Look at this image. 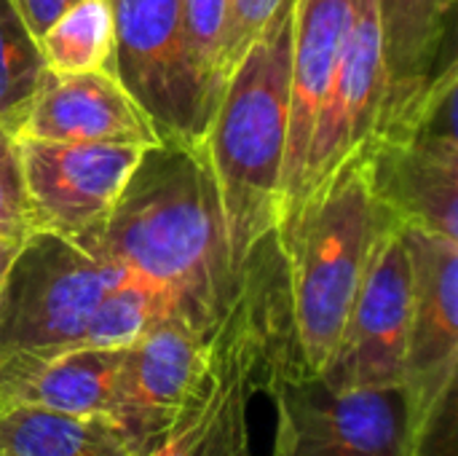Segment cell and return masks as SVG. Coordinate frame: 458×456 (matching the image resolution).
Here are the masks:
<instances>
[{
  "label": "cell",
  "instance_id": "6da1fadb",
  "mask_svg": "<svg viewBox=\"0 0 458 456\" xmlns=\"http://www.w3.org/2000/svg\"><path fill=\"white\" fill-rule=\"evenodd\" d=\"M94 239L113 263L164 298L166 317L212 336L239 269L201 142L145 148Z\"/></svg>",
  "mask_w": 458,
  "mask_h": 456
},
{
  "label": "cell",
  "instance_id": "7a4b0ae2",
  "mask_svg": "<svg viewBox=\"0 0 458 456\" xmlns=\"http://www.w3.org/2000/svg\"><path fill=\"white\" fill-rule=\"evenodd\" d=\"M209 357L207 392L150 456H252L247 419L252 398L266 395L279 374L306 371L276 231L239 263L231 301L209 336Z\"/></svg>",
  "mask_w": 458,
  "mask_h": 456
},
{
  "label": "cell",
  "instance_id": "3957f363",
  "mask_svg": "<svg viewBox=\"0 0 458 456\" xmlns=\"http://www.w3.org/2000/svg\"><path fill=\"white\" fill-rule=\"evenodd\" d=\"M293 27L295 0H284L223 83L201 137L233 269L279 223Z\"/></svg>",
  "mask_w": 458,
  "mask_h": 456
},
{
  "label": "cell",
  "instance_id": "277c9868",
  "mask_svg": "<svg viewBox=\"0 0 458 456\" xmlns=\"http://www.w3.org/2000/svg\"><path fill=\"white\" fill-rule=\"evenodd\" d=\"M392 223L373 199L365 169L352 159L327 191L276 228L293 298L298 352L309 374H322L341 341L373 245Z\"/></svg>",
  "mask_w": 458,
  "mask_h": 456
},
{
  "label": "cell",
  "instance_id": "5b68a950",
  "mask_svg": "<svg viewBox=\"0 0 458 456\" xmlns=\"http://www.w3.org/2000/svg\"><path fill=\"white\" fill-rule=\"evenodd\" d=\"M456 56L419 81L389 83L357 156L381 212L400 228L458 239Z\"/></svg>",
  "mask_w": 458,
  "mask_h": 456
},
{
  "label": "cell",
  "instance_id": "8992f818",
  "mask_svg": "<svg viewBox=\"0 0 458 456\" xmlns=\"http://www.w3.org/2000/svg\"><path fill=\"white\" fill-rule=\"evenodd\" d=\"M123 274L94 234L30 231L0 288V355L81 347L99 301Z\"/></svg>",
  "mask_w": 458,
  "mask_h": 456
},
{
  "label": "cell",
  "instance_id": "52a82bcc",
  "mask_svg": "<svg viewBox=\"0 0 458 456\" xmlns=\"http://www.w3.org/2000/svg\"><path fill=\"white\" fill-rule=\"evenodd\" d=\"M266 395L276 411L271 456H408L411 411L403 387L333 390L322 376L279 374Z\"/></svg>",
  "mask_w": 458,
  "mask_h": 456
},
{
  "label": "cell",
  "instance_id": "ba28073f",
  "mask_svg": "<svg viewBox=\"0 0 458 456\" xmlns=\"http://www.w3.org/2000/svg\"><path fill=\"white\" fill-rule=\"evenodd\" d=\"M113 8L115 78L142 108L161 142L199 145L209 105L188 54L180 0H113Z\"/></svg>",
  "mask_w": 458,
  "mask_h": 456
},
{
  "label": "cell",
  "instance_id": "9c48e42d",
  "mask_svg": "<svg viewBox=\"0 0 458 456\" xmlns=\"http://www.w3.org/2000/svg\"><path fill=\"white\" fill-rule=\"evenodd\" d=\"M209 339L164 317L126 347L107 422L142 456L177 427L209 384Z\"/></svg>",
  "mask_w": 458,
  "mask_h": 456
},
{
  "label": "cell",
  "instance_id": "30bf717a",
  "mask_svg": "<svg viewBox=\"0 0 458 456\" xmlns=\"http://www.w3.org/2000/svg\"><path fill=\"white\" fill-rule=\"evenodd\" d=\"M32 231L97 234L148 145L16 137Z\"/></svg>",
  "mask_w": 458,
  "mask_h": 456
},
{
  "label": "cell",
  "instance_id": "8fae6325",
  "mask_svg": "<svg viewBox=\"0 0 458 456\" xmlns=\"http://www.w3.org/2000/svg\"><path fill=\"white\" fill-rule=\"evenodd\" d=\"M384 91L386 67L381 51V24L376 0H354L344 54L311 129L301 188L282 226H287L301 207L319 199L333 183V177L362 153L378 121Z\"/></svg>",
  "mask_w": 458,
  "mask_h": 456
},
{
  "label": "cell",
  "instance_id": "7c38bea8",
  "mask_svg": "<svg viewBox=\"0 0 458 456\" xmlns=\"http://www.w3.org/2000/svg\"><path fill=\"white\" fill-rule=\"evenodd\" d=\"M411 263V317L403 390L411 435L456 390L458 379V239L403 228Z\"/></svg>",
  "mask_w": 458,
  "mask_h": 456
},
{
  "label": "cell",
  "instance_id": "4fadbf2b",
  "mask_svg": "<svg viewBox=\"0 0 458 456\" xmlns=\"http://www.w3.org/2000/svg\"><path fill=\"white\" fill-rule=\"evenodd\" d=\"M411 317V263L403 228L386 223L373 245L338 349L319 374L333 390L403 387Z\"/></svg>",
  "mask_w": 458,
  "mask_h": 456
},
{
  "label": "cell",
  "instance_id": "5bb4252c",
  "mask_svg": "<svg viewBox=\"0 0 458 456\" xmlns=\"http://www.w3.org/2000/svg\"><path fill=\"white\" fill-rule=\"evenodd\" d=\"M16 137L56 142H126L148 148L161 142L153 124L113 70H46Z\"/></svg>",
  "mask_w": 458,
  "mask_h": 456
},
{
  "label": "cell",
  "instance_id": "9a60e30c",
  "mask_svg": "<svg viewBox=\"0 0 458 456\" xmlns=\"http://www.w3.org/2000/svg\"><path fill=\"white\" fill-rule=\"evenodd\" d=\"M354 0H295L293 62H290V121L282 169L279 223L290 215L319 105L330 89L352 24Z\"/></svg>",
  "mask_w": 458,
  "mask_h": 456
},
{
  "label": "cell",
  "instance_id": "2e32d148",
  "mask_svg": "<svg viewBox=\"0 0 458 456\" xmlns=\"http://www.w3.org/2000/svg\"><path fill=\"white\" fill-rule=\"evenodd\" d=\"M123 349L67 347L0 355V411L43 409L107 419Z\"/></svg>",
  "mask_w": 458,
  "mask_h": 456
},
{
  "label": "cell",
  "instance_id": "e0dca14e",
  "mask_svg": "<svg viewBox=\"0 0 458 456\" xmlns=\"http://www.w3.org/2000/svg\"><path fill=\"white\" fill-rule=\"evenodd\" d=\"M456 0H376L386 86L440 70L448 51Z\"/></svg>",
  "mask_w": 458,
  "mask_h": 456
},
{
  "label": "cell",
  "instance_id": "ac0fdd59",
  "mask_svg": "<svg viewBox=\"0 0 458 456\" xmlns=\"http://www.w3.org/2000/svg\"><path fill=\"white\" fill-rule=\"evenodd\" d=\"M0 456H142L102 417L0 411Z\"/></svg>",
  "mask_w": 458,
  "mask_h": 456
},
{
  "label": "cell",
  "instance_id": "d6986e66",
  "mask_svg": "<svg viewBox=\"0 0 458 456\" xmlns=\"http://www.w3.org/2000/svg\"><path fill=\"white\" fill-rule=\"evenodd\" d=\"M46 70L97 73L113 70L115 56V8L113 0L72 3L40 38Z\"/></svg>",
  "mask_w": 458,
  "mask_h": 456
},
{
  "label": "cell",
  "instance_id": "ffe728a7",
  "mask_svg": "<svg viewBox=\"0 0 458 456\" xmlns=\"http://www.w3.org/2000/svg\"><path fill=\"white\" fill-rule=\"evenodd\" d=\"M43 73L46 62L38 38L27 30L11 0H0V126L13 137L35 102Z\"/></svg>",
  "mask_w": 458,
  "mask_h": 456
},
{
  "label": "cell",
  "instance_id": "44dd1931",
  "mask_svg": "<svg viewBox=\"0 0 458 456\" xmlns=\"http://www.w3.org/2000/svg\"><path fill=\"white\" fill-rule=\"evenodd\" d=\"M164 317V298L126 271L99 301L81 347L123 349Z\"/></svg>",
  "mask_w": 458,
  "mask_h": 456
},
{
  "label": "cell",
  "instance_id": "7402d4cb",
  "mask_svg": "<svg viewBox=\"0 0 458 456\" xmlns=\"http://www.w3.org/2000/svg\"><path fill=\"white\" fill-rule=\"evenodd\" d=\"M284 0H228V13L217 46V65H215V83H212V108L223 83L239 67L255 38L266 30L271 16L279 11Z\"/></svg>",
  "mask_w": 458,
  "mask_h": 456
},
{
  "label": "cell",
  "instance_id": "603a6c76",
  "mask_svg": "<svg viewBox=\"0 0 458 456\" xmlns=\"http://www.w3.org/2000/svg\"><path fill=\"white\" fill-rule=\"evenodd\" d=\"M228 13V0H180L182 32L188 43V54L193 70L204 86L207 105L212 113V83H215V65H217V46L223 35Z\"/></svg>",
  "mask_w": 458,
  "mask_h": 456
},
{
  "label": "cell",
  "instance_id": "cb8c5ba5",
  "mask_svg": "<svg viewBox=\"0 0 458 456\" xmlns=\"http://www.w3.org/2000/svg\"><path fill=\"white\" fill-rule=\"evenodd\" d=\"M30 231L16 137L0 126V234L24 239Z\"/></svg>",
  "mask_w": 458,
  "mask_h": 456
},
{
  "label": "cell",
  "instance_id": "d4e9b609",
  "mask_svg": "<svg viewBox=\"0 0 458 456\" xmlns=\"http://www.w3.org/2000/svg\"><path fill=\"white\" fill-rule=\"evenodd\" d=\"M408 456H458V392L454 390L411 435Z\"/></svg>",
  "mask_w": 458,
  "mask_h": 456
},
{
  "label": "cell",
  "instance_id": "484cf974",
  "mask_svg": "<svg viewBox=\"0 0 458 456\" xmlns=\"http://www.w3.org/2000/svg\"><path fill=\"white\" fill-rule=\"evenodd\" d=\"M72 3L78 0H11V5L35 38H40Z\"/></svg>",
  "mask_w": 458,
  "mask_h": 456
},
{
  "label": "cell",
  "instance_id": "4316f807",
  "mask_svg": "<svg viewBox=\"0 0 458 456\" xmlns=\"http://www.w3.org/2000/svg\"><path fill=\"white\" fill-rule=\"evenodd\" d=\"M24 239L21 237H5V234H0V288H3V280H5V274H8V269H11V263H13V258H16V253H19V247H21Z\"/></svg>",
  "mask_w": 458,
  "mask_h": 456
}]
</instances>
